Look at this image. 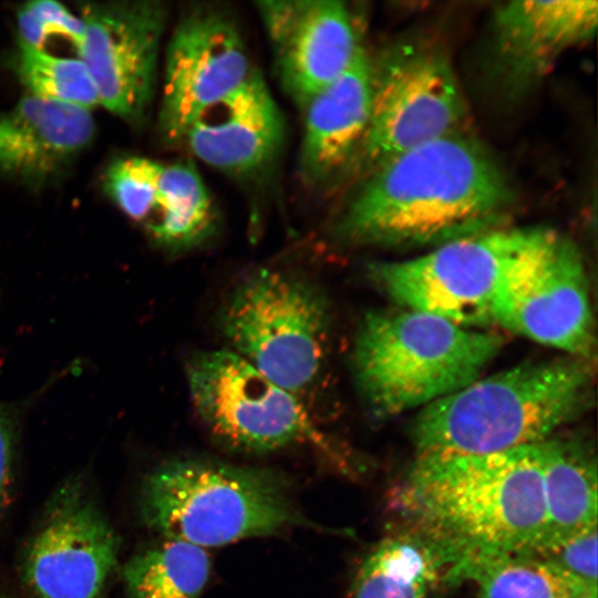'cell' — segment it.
I'll use <instances>...</instances> for the list:
<instances>
[{
	"instance_id": "1",
	"label": "cell",
	"mask_w": 598,
	"mask_h": 598,
	"mask_svg": "<svg viewBox=\"0 0 598 598\" xmlns=\"http://www.w3.org/2000/svg\"><path fill=\"white\" fill-rule=\"evenodd\" d=\"M512 202L497 163L463 133L399 154L369 172L336 234L364 246H439L496 227Z\"/></svg>"
},
{
	"instance_id": "2",
	"label": "cell",
	"mask_w": 598,
	"mask_h": 598,
	"mask_svg": "<svg viewBox=\"0 0 598 598\" xmlns=\"http://www.w3.org/2000/svg\"><path fill=\"white\" fill-rule=\"evenodd\" d=\"M396 499L410 527L445 553L450 570L473 558L529 554L546 529L536 444L481 455H416Z\"/></svg>"
},
{
	"instance_id": "3",
	"label": "cell",
	"mask_w": 598,
	"mask_h": 598,
	"mask_svg": "<svg viewBox=\"0 0 598 598\" xmlns=\"http://www.w3.org/2000/svg\"><path fill=\"white\" fill-rule=\"evenodd\" d=\"M592 362L563 355L478 378L419 411L416 455H481L537 444L592 402Z\"/></svg>"
},
{
	"instance_id": "4",
	"label": "cell",
	"mask_w": 598,
	"mask_h": 598,
	"mask_svg": "<svg viewBox=\"0 0 598 598\" xmlns=\"http://www.w3.org/2000/svg\"><path fill=\"white\" fill-rule=\"evenodd\" d=\"M501 334L401 308L368 312L351 367L359 395L377 419L423 409L471 384L503 347Z\"/></svg>"
},
{
	"instance_id": "5",
	"label": "cell",
	"mask_w": 598,
	"mask_h": 598,
	"mask_svg": "<svg viewBox=\"0 0 598 598\" xmlns=\"http://www.w3.org/2000/svg\"><path fill=\"white\" fill-rule=\"evenodd\" d=\"M140 505L148 527L202 548L318 527L297 508L278 473L204 460L157 467L143 484Z\"/></svg>"
},
{
	"instance_id": "6",
	"label": "cell",
	"mask_w": 598,
	"mask_h": 598,
	"mask_svg": "<svg viewBox=\"0 0 598 598\" xmlns=\"http://www.w3.org/2000/svg\"><path fill=\"white\" fill-rule=\"evenodd\" d=\"M218 327L227 350L302 401L327 367L330 301L302 275L277 268L246 275L224 301Z\"/></svg>"
},
{
	"instance_id": "7",
	"label": "cell",
	"mask_w": 598,
	"mask_h": 598,
	"mask_svg": "<svg viewBox=\"0 0 598 598\" xmlns=\"http://www.w3.org/2000/svg\"><path fill=\"white\" fill-rule=\"evenodd\" d=\"M186 381L200 422L226 446L267 453L308 444L347 465L305 402L234 352L219 349L194 354Z\"/></svg>"
},
{
	"instance_id": "8",
	"label": "cell",
	"mask_w": 598,
	"mask_h": 598,
	"mask_svg": "<svg viewBox=\"0 0 598 598\" xmlns=\"http://www.w3.org/2000/svg\"><path fill=\"white\" fill-rule=\"evenodd\" d=\"M537 230L494 227L411 259L374 262L368 274L401 308L482 329L492 324V306L504 275Z\"/></svg>"
},
{
	"instance_id": "9",
	"label": "cell",
	"mask_w": 598,
	"mask_h": 598,
	"mask_svg": "<svg viewBox=\"0 0 598 598\" xmlns=\"http://www.w3.org/2000/svg\"><path fill=\"white\" fill-rule=\"evenodd\" d=\"M491 318L492 324L592 362L594 317L577 246L557 230L538 227L504 275Z\"/></svg>"
},
{
	"instance_id": "10",
	"label": "cell",
	"mask_w": 598,
	"mask_h": 598,
	"mask_svg": "<svg viewBox=\"0 0 598 598\" xmlns=\"http://www.w3.org/2000/svg\"><path fill=\"white\" fill-rule=\"evenodd\" d=\"M466 105L447 56L400 43L372 63L369 124L355 161L368 172L409 150L460 133Z\"/></svg>"
},
{
	"instance_id": "11",
	"label": "cell",
	"mask_w": 598,
	"mask_h": 598,
	"mask_svg": "<svg viewBox=\"0 0 598 598\" xmlns=\"http://www.w3.org/2000/svg\"><path fill=\"white\" fill-rule=\"evenodd\" d=\"M79 59L96 86L100 104L138 122L154 95L166 9L156 1L93 2L82 7Z\"/></svg>"
},
{
	"instance_id": "12",
	"label": "cell",
	"mask_w": 598,
	"mask_h": 598,
	"mask_svg": "<svg viewBox=\"0 0 598 598\" xmlns=\"http://www.w3.org/2000/svg\"><path fill=\"white\" fill-rule=\"evenodd\" d=\"M243 37L226 12L197 8L178 21L168 41L159 131L182 142L192 122L254 73Z\"/></svg>"
},
{
	"instance_id": "13",
	"label": "cell",
	"mask_w": 598,
	"mask_h": 598,
	"mask_svg": "<svg viewBox=\"0 0 598 598\" xmlns=\"http://www.w3.org/2000/svg\"><path fill=\"white\" fill-rule=\"evenodd\" d=\"M281 83L303 107L337 80L361 50L353 16L336 0L258 3Z\"/></svg>"
},
{
	"instance_id": "14",
	"label": "cell",
	"mask_w": 598,
	"mask_h": 598,
	"mask_svg": "<svg viewBox=\"0 0 598 598\" xmlns=\"http://www.w3.org/2000/svg\"><path fill=\"white\" fill-rule=\"evenodd\" d=\"M117 554V536L102 514L64 494L29 547L24 576L39 598H99Z\"/></svg>"
},
{
	"instance_id": "15",
	"label": "cell",
	"mask_w": 598,
	"mask_h": 598,
	"mask_svg": "<svg viewBox=\"0 0 598 598\" xmlns=\"http://www.w3.org/2000/svg\"><path fill=\"white\" fill-rule=\"evenodd\" d=\"M283 135L280 110L255 71L238 89L203 111L182 142L203 163L227 174L248 175L274 159Z\"/></svg>"
},
{
	"instance_id": "16",
	"label": "cell",
	"mask_w": 598,
	"mask_h": 598,
	"mask_svg": "<svg viewBox=\"0 0 598 598\" xmlns=\"http://www.w3.org/2000/svg\"><path fill=\"white\" fill-rule=\"evenodd\" d=\"M94 134L90 110L27 94L0 112V175L31 187L45 185Z\"/></svg>"
},
{
	"instance_id": "17",
	"label": "cell",
	"mask_w": 598,
	"mask_h": 598,
	"mask_svg": "<svg viewBox=\"0 0 598 598\" xmlns=\"http://www.w3.org/2000/svg\"><path fill=\"white\" fill-rule=\"evenodd\" d=\"M596 1L515 0L494 14V48L501 69L519 86L539 76L568 49L587 41L597 27Z\"/></svg>"
},
{
	"instance_id": "18",
	"label": "cell",
	"mask_w": 598,
	"mask_h": 598,
	"mask_svg": "<svg viewBox=\"0 0 598 598\" xmlns=\"http://www.w3.org/2000/svg\"><path fill=\"white\" fill-rule=\"evenodd\" d=\"M371 94L372 62L361 48L351 65L303 106L300 164L307 181L323 186L357 158Z\"/></svg>"
},
{
	"instance_id": "19",
	"label": "cell",
	"mask_w": 598,
	"mask_h": 598,
	"mask_svg": "<svg viewBox=\"0 0 598 598\" xmlns=\"http://www.w3.org/2000/svg\"><path fill=\"white\" fill-rule=\"evenodd\" d=\"M536 445L546 506L538 548L597 525V461L589 444L578 437L554 434Z\"/></svg>"
},
{
	"instance_id": "20",
	"label": "cell",
	"mask_w": 598,
	"mask_h": 598,
	"mask_svg": "<svg viewBox=\"0 0 598 598\" xmlns=\"http://www.w3.org/2000/svg\"><path fill=\"white\" fill-rule=\"evenodd\" d=\"M140 225L171 251L198 247L215 234L217 213L194 166L153 159L148 205Z\"/></svg>"
},
{
	"instance_id": "21",
	"label": "cell",
	"mask_w": 598,
	"mask_h": 598,
	"mask_svg": "<svg viewBox=\"0 0 598 598\" xmlns=\"http://www.w3.org/2000/svg\"><path fill=\"white\" fill-rule=\"evenodd\" d=\"M451 561L431 539L408 527L381 539L361 561L349 598H427Z\"/></svg>"
},
{
	"instance_id": "22",
	"label": "cell",
	"mask_w": 598,
	"mask_h": 598,
	"mask_svg": "<svg viewBox=\"0 0 598 598\" xmlns=\"http://www.w3.org/2000/svg\"><path fill=\"white\" fill-rule=\"evenodd\" d=\"M447 579L474 581L477 598H597V587L529 554L468 559L451 569Z\"/></svg>"
},
{
	"instance_id": "23",
	"label": "cell",
	"mask_w": 598,
	"mask_h": 598,
	"mask_svg": "<svg viewBox=\"0 0 598 598\" xmlns=\"http://www.w3.org/2000/svg\"><path fill=\"white\" fill-rule=\"evenodd\" d=\"M209 571L205 548L166 538L134 556L123 577L128 598H200Z\"/></svg>"
},
{
	"instance_id": "24",
	"label": "cell",
	"mask_w": 598,
	"mask_h": 598,
	"mask_svg": "<svg viewBox=\"0 0 598 598\" xmlns=\"http://www.w3.org/2000/svg\"><path fill=\"white\" fill-rule=\"evenodd\" d=\"M14 71L30 95L90 111L100 104L93 79L79 58L54 55L19 42Z\"/></svg>"
},
{
	"instance_id": "25",
	"label": "cell",
	"mask_w": 598,
	"mask_h": 598,
	"mask_svg": "<svg viewBox=\"0 0 598 598\" xmlns=\"http://www.w3.org/2000/svg\"><path fill=\"white\" fill-rule=\"evenodd\" d=\"M17 25L19 42L38 49H44L50 37L59 35L78 50L84 35L82 18L53 0L24 3L17 12Z\"/></svg>"
},
{
	"instance_id": "26",
	"label": "cell",
	"mask_w": 598,
	"mask_h": 598,
	"mask_svg": "<svg viewBox=\"0 0 598 598\" xmlns=\"http://www.w3.org/2000/svg\"><path fill=\"white\" fill-rule=\"evenodd\" d=\"M597 525L545 544L534 555L582 582L597 587Z\"/></svg>"
},
{
	"instance_id": "27",
	"label": "cell",
	"mask_w": 598,
	"mask_h": 598,
	"mask_svg": "<svg viewBox=\"0 0 598 598\" xmlns=\"http://www.w3.org/2000/svg\"><path fill=\"white\" fill-rule=\"evenodd\" d=\"M13 436L12 417L8 410L0 405V517L11 498Z\"/></svg>"
}]
</instances>
